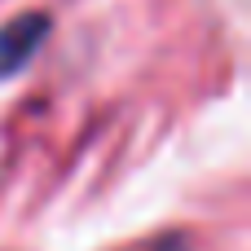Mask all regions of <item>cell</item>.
<instances>
[{"label":"cell","mask_w":251,"mask_h":251,"mask_svg":"<svg viewBox=\"0 0 251 251\" xmlns=\"http://www.w3.org/2000/svg\"><path fill=\"white\" fill-rule=\"evenodd\" d=\"M44 35H49V13H35V9H31V13L9 18V22L0 26V79L18 75V71L40 53Z\"/></svg>","instance_id":"6da1fadb"},{"label":"cell","mask_w":251,"mask_h":251,"mask_svg":"<svg viewBox=\"0 0 251 251\" xmlns=\"http://www.w3.org/2000/svg\"><path fill=\"white\" fill-rule=\"evenodd\" d=\"M154 251H185V247H181L176 238H168V243H159V247H154Z\"/></svg>","instance_id":"7a4b0ae2"}]
</instances>
